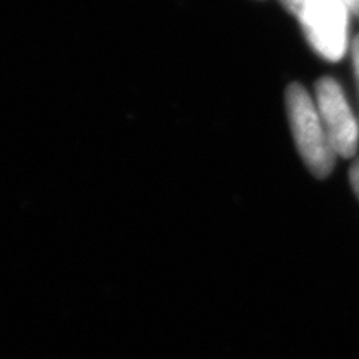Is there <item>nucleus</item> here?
<instances>
[{"label": "nucleus", "mask_w": 359, "mask_h": 359, "mask_svg": "<svg viewBox=\"0 0 359 359\" xmlns=\"http://www.w3.org/2000/svg\"><path fill=\"white\" fill-rule=\"evenodd\" d=\"M286 110L303 161L314 177L326 178L334 168L338 155L327 140L316 103L299 83L290 85L286 90Z\"/></svg>", "instance_id": "1"}, {"label": "nucleus", "mask_w": 359, "mask_h": 359, "mask_svg": "<svg viewBox=\"0 0 359 359\" xmlns=\"http://www.w3.org/2000/svg\"><path fill=\"white\" fill-rule=\"evenodd\" d=\"M316 109L326 130L327 140L338 156L349 158L356 154L359 128L343 88L334 79H321L316 83Z\"/></svg>", "instance_id": "3"}, {"label": "nucleus", "mask_w": 359, "mask_h": 359, "mask_svg": "<svg viewBox=\"0 0 359 359\" xmlns=\"http://www.w3.org/2000/svg\"><path fill=\"white\" fill-rule=\"evenodd\" d=\"M353 65H354V75H356L358 92H359V35L354 39V43H353Z\"/></svg>", "instance_id": "5"}, {"label": "nucleus", "mask_w": 359, "mask_h": 359, "mask_svg": "<svg viewBox=\"0 0 359 359\" xmlns=\"http://www.w3.org/2000/svg\"><path fill=\"white\" fill-rule=\"evenodd\" d=\"M341 2H343L344 6L348 7L349 13H353V15L359 17V0H341Z\"/></svg>", "instance_id": "7"}, {"label": "nucleus", "mask_w": 359, "mask_h": 359, "mask_svg": "<svg viewBox=\"0 0 359 359\" xmlns=\"http://www.w3.org/2000/svg\"><path fill=\"white\" fill-rule=\"evenodd\" d=\"M280 2L283 4V7L291 13V15H294L296 19H298V15L302 13L306 0H280Z\"/></svg>", "instance_id": "4"}, {"label": "nucleus", "mask_w": 359, "mask_h": 359, "mask_svg": "<svg viewBox=\"0 0 359 359\" xmlns=\"http://www.w3.org/2000/svg\"><path fill=\"white\" fill-rule=\"evenodd\" d=\"M349 11L341 0H306L298 20L318 55L338 62L348 48Z\"/></svg>", "instance_id": "2"}, {"label": "nucleus", "mask_w": 359, "mask_h": 359, "mask_svg": "<svg viewBox=\"0 0 359 359\" xmlns=\"http://www.w3.org/2000/svg\"><path fill=\"white\" fill-rule=\"evenodd\" d=\"M349 178H351V185H353L354 191H356V195L359 198V158L353 163L351 172H349Z\"/></svg>", "instance_id": "6"}]
</instances>
